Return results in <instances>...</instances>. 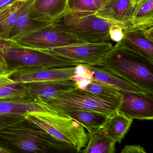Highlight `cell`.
I'll list each match as a JSON object with an SVG mask.
<instances>
[{
  "label": "cell",
  "mask_w": 153,
  "mask_h": 153,
  "mask_svg": "<svg viewBox=\"0 0 153 153\" xmlns=\"http://www.w3.org/2000/svg\"><path fill=\"white\" fill-rule=\"evenodd\" d=\"M51 23L58 29L90 43L111 42L110 31L117 25L97 16L95 12L68 10Z\"/></svg>",
  "instance_id": "obj_3"
},
{
  "label": "cell",
  "mask_w": 153,
  "mask_h": 153,
  "mask_svg": "<svg viewBox=\"0 0 153 153\" xmlns=\"http://www.w3.org/2000/svg\"><path fill=\"white\" fill-rule=\"evenodd\" d=\"M100 67L153 95V63L140 55L115 45Z\"/></svg>",
  "instance_id": "obj_2"
},
{
  "label": "cell",
  "mask_w": 153,
  "mask_h": 153,
  "mask_svg": "<svg viewBox=\"0 0 153 153\" xmlns=\"http://www.w3.org/2000/svg\"><path fill=\"white\" fill-rule=\"evenodd\" d=\"M120 102L78 88L39 103L48 111L66 116L75 111L97 112L109 116L118 111Z\"/></svg>",
  "instance_id": "obj_4"
},
{
  "label": "cell",
  "mask_w": 153,
  "mask_h": 153,
  "mask_svg": "<svg viewBox=\"0 0 153 153\" xmlns=\"http://www.w3.org/2000/svg\"><path fill=\"white\" fill-rule=\"evenodd\" d=\"M66 116L78 122L89 132L101 127L108 116L97 112L75 111L69 113Z\"/></svg>",
  "instance_id": "obj_22"
},
{
  "label": "cell",
  "mask_w": 153,
  "mask_h": 153,
  "mask_svg": "<svg viewBox=\"0 0 153 153\" xmlns=\"http://www.w3.org/2000/svg\"><path fill=\"white\" fill-rule=\"evenodd\" d=\"M139 0H107L95 14L119 25L122 30L130 26Z\"/></svg>",
  "instance_id": "obj_11"
},
{
  "label": "cell",
  "mask_w": 153,
  "mask_h": 153,
  "mask_svg": "<svg viewBox=\"0 0 153 153\" xmlns=\"http://www.w3.org/2000/svg\"><path fill=\"white\" fill-rule=\"evenodd\" d=\"M2 70H6L4 68H3V67H2V66H1V64H0V71Z\"/></svg>",
  "instance_id": "obj_32"
},
{
  "label": "cell",
  "mask_w": 153,
  "mask_h": 153,
  "mask_svg": "<svg viewBox=\"0 0 153 153\" xmlns=\"http://www.w3.org/2000/svg\"><path fill=\"white\" fill-rule=\"evenodd\" d=\"M25 116L55 139L73 148L76 153L87 144L88 133L82 124L71 117L48 111L31 112Z\"/></svg>",
  "instance_id": "obj_5"
},
{
  "label": "cell",
  "mask_w": 153,
  "mask_h": 153,
  "mask_svg": "<svg viewBox=\"0 0 153 153\" xmlns=\"http://www.w3.org/2000/svg\"><path fill=\"white\" fill-rule=\"evenodd\" d=\"M121 153H147L143 147L140 145H125L121 151Z\"/></svg>",
  "instance_id": "obj_28"
},
{
  "label": "cell",
  "mask_w": 153,
  "mask_h": 153,
  "mask_svg": "<svg viewBox=\"0 0 153 153\" xmlns=\"http://www.w3.org/2000/svg\"><path fill=\"white\" fill-rule=\"evenodd\" d=\"M31 0L25 2L19 1L16 7L9 13L0 25V39L8 41L10 33L22 12L28 6Z\"/></svg>",
  "instance_id": "obj_24"
},
{
  "label": "cell",
  "mask_w": 153,
  "mask_h": 153,
  "mask_svg": "<svg viewBox=\"0 0 153 153\" xmlns=\"http://www.w3.org/2000/svg\"><path fill=\"white\" fill-rule=\"evenodd\" d=\"M17 71L9 69L0 71V100L27 98L25 84L15 81L11 78L12 75Z\"/></svg>",
  "instance_id": "obj_19"
},
{
  "label": "cell",
  "mask_w": 153,
  "mask_h": 153,
  "mask_svg": "<svg viewBox=\"0 0 153 153\" xmlns=\"http://www.w3.org/2000/svg\"><path fill=\"white\" fill-rule=\"evenodd\" d=\"M5 55L8 68L17 71L26 69L62 68L81 64L44 50L25 47L11 41L5 49Z\"/></svg>",
  "instance_id": "obj_6"
},
{
  "label": "cell",
  "mask_w": 153,
  "mask_h": 153,
  "mask_svg": "<svg viewBox=\"0 0 153 153\" xmlns=\"http://www.w3.org/2000/svg\"><path fill=\"white\" fill-rule=\"evenodd\" d=\"M18 1L19 0H0V10L10 6Z\"/></svg>",
  "instance_id": "obj_30"
},
{
  "label": "cell",
  "mask_w": 153,
  "mask_h": 153,
  "mask_svg": "<svg viewBox=\"0 0 153 153\" xmlns=\"http://www.w3.org/2000/svg\"><path fill=\"white\" fill-rule=\"evenodd\" d=\"M0 148L8 153H76L24 117L0 128Z\"/></svg>",
  "instance_id": "obj_1"
},
{
  "label": "cell",
  "mask_w": 153,
  "mask_h": 153,
  "mask_svg": "<svg viewBox=\"0 0 153 153\" xmlns=\"http://www.w3.org/2000/svg\"><path fill=\"white\" fill-rule=\"evenodd\" d=\"M121 94L118 111L132 120H153V95L121 92Z\"/></svg>",
  "instance_id": "obj_10"
},
{
  "label": "cell",
  "mask_w": 153,
  "mask_h": 153,
  "mask_svg": "<svg viewBox=\"0 0 153 153\" xmlns=\"http://www.w3.org/2000/svg\"><path fill=\"white\" fill-rule=\"evenodd\" d=\"M107 0H67V9L69 11L96 12Z\"/></svg>",
  "instance_id": "obj_25"
},
{
  "label": "cell",
  "mask_w": 153,
  "mask_h": 153,
  "mask_svg": "<svg viewBox=\"0 0 153 153\" xmlns=\"http://www.w3.org/2000/svg\"><path fill=\"white\" fill-rule=\"evenodd\" d=\"M67 0H35L31 17L34 21L51 23L67 9Z\"/></svg>",
  "instance_id": "obj_15"
},
{
  "label": "cell",
  "mask_w": 153,
  "mask_h": 153,
  "mask_svg": "<svg viewBox=\"0 0 153 153\" xmlns=\"http://www.w3.org/2000/svg\"><path fill=\"white\" fill-rule=\"evenodd\" d=\"M47 111L40 103L28 98L0 100V115L25 116L34 112Z\"/></svg>",
  "instance_id": "obj_16"
},
{
  "label": "cell",
  "mask_w": 153,
  "mask_h": 153,
  "mask_svg": "<svg viewBox=\"0 0 153 153\" xmlns=\"http://www.w3.org/2000/svg\"><path fill=\"white\" fill-rule=\"evenodd\" d=\"M82 75L92 80L110 86L121 92L149 94L136 85L108 71L100 66L81 64Z\"/></svg>",
  "instance_id": "obj_13"
},
{
  "label": "cell",
  "mask_w": 153,
  "mask_h": 153,
  "mask_svg": "<svg viewBox=\"0 0 153 153\" xmlns=\"http://www.w3.org/2000/svg\"><path fill=\"white\" fill-rule=\"evenodd\" d=\"M28 0H19V1H21V2H25V1H27Z\"/></svg>",
  "instance_id": "obj_33"
},
{
  "label": "cell",
  "mask_w": 153,
  "mask_h": 153,
  "mask_svg": "<svg viewBox=\"0 0 153 153\" xmlns=\"http://www.w3.org/2000/svg\"><path fill=\"white\" fill-rule=\"evenodd\" d=\"M123 36L116 45L131 51L153 63V43L136 30L123 31Z\"/></svg>",
  "instance_id": "obj_14"
},
{
  "label": "cell",
  "mask_w": 153,
  "mask_h": 153,
  "mask_svg": "<svg viewBox=\"0 0 153 153\" xmlns=\"http://www.w3.org/2000/svg\"><path fill=\"white\" fill-rule=\"evenodd\" d=\"M77 85L78 88L100 96L121 101V92L106 84L92 80L83 75L71 78Z\"/></svg>",
  "instance_id": "obj_20"
},
{
  "label": "cell",
  "mask_w": 153,
  "mask_h": 153,
  "mask_svg": "<svg viewBox=\"0 0 153 153\" xmlns=\"http://www.w3.org/2000/svg\"><path fill=\"white\" fill-rule=\"evenodd\" d=\"M13 42L21 46L38 50L85 43L76 36L56 28L52 23L24 35Z\"/></svg>",
  "instance_id": "obj_7"
},
{
  "label": "cell",
  "mask_w": 153,
  "mask_h": 153,
  "mask_svg": "<svg viewBox=\"0 0 153 153\" xmlns=\"http://www.w3.org/2000/svg\"><path fill=\"white\" fill-rule=\"evenodd\" d=\"M0 153H8V152L5 149H3L1 148H0Z\"/></svg>",
  "instance_id": "obj_31"
},
{
  "label": "cell",
  "mask_w": 153,
  "mask_h": 153,
  "mask_svg": "<svg viewBox=\"0 0 153 153\" xmlns=\"http://www.w3.org/2000/svg\"><path fill=\"white\" fill-rule=\"evenodd\" d=\"M34 1L35 0H31L28 6L18 19L10 33L8 41L16 42L24 35L49 24L36 22L32 19L31 14Z\"/></svg>",
  "instance_id": "obj_21"
},
{
  "label": "cell",
  "mask_w": 153,
  "mask_h": 153,
  "mask_svg": "<svg viewBox=\"0 0 153 153\" xmlns=\"http://www.w3.org/2000/svg\"><path fill=\"white\" fill-rule=\"evenodd\" d=\"M9 42V41L0 39V64L5 69H8L5 58V50Z\"/></svg>",
  "instance_id": "obj_27"
},
{
  "label": "cell",
  "mask_w": 153,
  "mask_h": 153,
  "mask_svg": "<svg viewBox=\"0 0 153 153\" xmlns=\"http://www.w3.org/2000/svg\"><path fill=\"white\" fill-rule=\"evenodd\" d=\"M86 146L80 151L83 153H115V143L101 127L88 132Z\"/></svg>",
  "instance_id": "obj_18"
},
{
  "label": "cell",
  "mask_w": 153,
  "mask_h": 153,
  "mask_svg": "<svg viewBox=\"0 0 153 153\" xmlns=\"http://www.w3.org/2000/svg\"><path fill=\"white\" fill-rule=\"evenodd\" d=\"M113 46L111 42L85 43L42 50L81 64L101 66L105 54Z\"/></svg>",
  "instance_id": "obj_8"
},
{
  "label": "cell",
  "mask_w": 153,
  "mask_h": 153,
  "mask_svg": "<svg viewBox=\"0 0 153 153\" xmlns=\"http://www.w3.org/2000/svg\"><path fill=\"white\" fill-rule=\"evenodd\" d=\"M83 70L81 64L76 66L49 68L26 69L17 71L11 76L13 80L22 83L36 81L68 80L80 76Z\"/></svg>",
  "instance_id": "obj_9"
},
{
  "label": "cell",
  "mask_w": 153,
  "mask_h": 153,
  "mask_svg": "<svg viewBox=\"0 0 153 153\" xmlns=\"http://www.w3.org/2000/svg\"><path fill=\"white\" fill-rule=\"evenodd\" d=\"M24 84L26 88L27 98L38 102L47 101L60 94L78 88L76 83L72 79L36 81Z\"/></svg>",
  "instance_id": "obj_12"
},
{
  "label": "cell",
  "mask_w": 153,
  "mask_h": 153,
  "mask_svg": "<svg viewBox=\"0 0 153 153\" xmlns=\"http://www.w3.org/2000/svg\"><path fill=\"white\" fill-rule=\"evenodd\" d=\"M25 116H9L0 115V128L17 121L24 118Z\"/></svg>",
  "instance_id": "obj_26"
},
{
  "label": "cell",
  "mask_w": 153,
  "mask_h": 153,
  "mask_svg": "<svg viewBox=\"0 0 153 153\" xmlns=\"http://www.w3.org/2000/svg\"><path fill=\"white\" fill-rule=\"evenodd\" d=\"M132 122V119L117 111L108 116L100 127L115 143H120Z\"/></svg>",
  "instance_id": "obj_17"
},
{
  "label": "cell",
  "mask_w": 153,
  "mask_h": 153,
  "mask_svg": "<svg viewBox=\"0 0 153 153\" xmlns=\"http://www.w3.org/2000/svg\"><path fill=\"white\" fill-rule=\"evenodd\" d=\"M19 1H18L10 6H9L1 10H0V25L3 22L4 19L7 17L9 13L16 7Z\"/></svg>",
  "instance_id": "obj_29"
},
{
  "label": "cell",
  "mask_w": 153,
  "mask_h": 153,
  "mask_svg": "<svg viewBox=\"0 0 153 153\" xmlns=\"http://www.w3.org/2000/svg\"><path fill=\"white\" fill-rule=\"evenodd\" d=\"M149 24H153V0H139L128 27Z\"/></svg>",
  "instance_id": "obj_23"
}]
</instances>
